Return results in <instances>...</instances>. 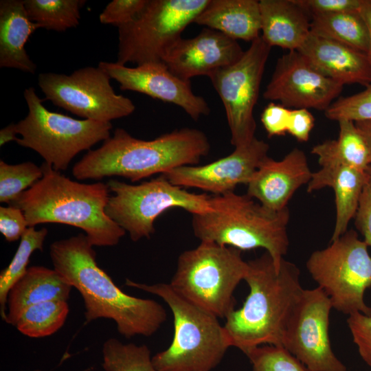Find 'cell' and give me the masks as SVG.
<instances>
[{
	"label": "cell",
	"mask_w": 371,
	"mask_h": 371,
	"mask_svg": "<svg viewBox=\"0 0 371 371\" xmlns=\"http://www.w3.org/2000/svg\"><path fill=\"white\" fill-rule=\"evenodd\" d=\"M95 257L86 234L56 240L50 245L54 269L83 298L86 323L99 318L112 319L126 338L155 333L166 320L165 308L155 300L125 293L98 265Z\"/></svg>",
	"instance_id": "1"
},
{
	"label": "cell",
	"mask_w": 371,
	"mask_h": 371,
	"mask_svg": "<svg viewBox=\"0 0 371 371\" xmlns=\"http://www.w3.org/2000/svg\"><path fill=\"white\" fill-rule=\"evenodd\" d=\"M210 149L207 137L196 128L175 129L144 140L117 128L102 146L89 150L74 166L72 174L78 180L120 176L135 182L178 167L195 166Z\"/></svg>",
	"instance_id": "2"
},
{
	"label": "cell",
	"mask_w": 371,
	"mask_h": 371,
	"mask_svg": "<svg viewBox=\"0 0 371 371\" xmlns=\"http://www.w3.org/2000/svg\"><path fill=\"white\" fill-rule=\"evenodd\" d=\"M249 293L223 325L232 346L247 354L263 345L282 346L289 317L303 291L298 267L283 258L279 269L269 253L247 262Z\"/></svg>",
	"instance_id": "3"
},
{
	"label": "cell",
	"mask_w": 371,
	"mask_h": 371,
	"mask_svg": "<svg viewBox=\"0 0 371 371\" xmlns=\"http://www.w3.org/2000/svg\"><path fill=\"white\" fill-rule=\"evenodd\" d=\"M41 168L42 178L10 204L23 211L27 226L67 224L82 229L93 246L116 245L126 232L106 214L108 185L72 181L45 162Z\"/></svg>",
	"instance_id": "4"
},
{
	"label": "cell",
	"mask_w": 371,
	"mask_h": 371,
	"mask_svg": "<svg viewBox=\"0 0 371 371\" xmlns=\"http://www.w3.org/2000/svg\"><path fill=\"white\" fill-rule=\"evenodd\" d=\"M210 210L192 215L196 238L240 251L263 248L279 269L289 245L288 207L272 211L234 191L210 196Z\"/></svg>",
	"instance_id": "5"
},
{
	"label": "cell",
	"mask_w": 371,
	"mask_h": 371,
	"mask_svg": "<svg viewBox=\"0 0 371 371\" xmlns=\"http://www.w3.org/2000/svg\"><path fill=\"white\" fill-rule=\"evenodd\" d=\"M125 284L159 296L172 311V342L152 357L157 371H211L220 363L232 345L218 317L187 301L169 284H146L128 279Z\"/></svg>",
	"instance_id": "6"
},
{
	"label": "cell",
	"mask_w": 371,
	"mask_h": 371,
	"mask_svg": "<svg viewBox=\"0 0 371 371\" xmlns=\"http://www.w3.org/2000/svg\"><path fill=\"white\" fill-rule=\"evenodd\" d=\"M247 268L240 250L201 241L196 247L179 255L169 284L192 304L218 319H226L235 309L234 293Z\"/></svg>",
	"instance_id": "7"
},
{
	"label": "cell",
	"mask_w": 371,
	"mask_h": 371,
	"mask_svg": "<svg viewBox=\"0 0 371 371\" xmlns=\"http://www.w3.org/2000/svg\"><path fill=\"white\" fill-rule=\"evenodd\" d=\"M23 95L28 113L16 124L21 136L16 142L38 153L57 171L65 170L80 152L110 137L111 122L76 120L50 111L32 87Z\"/></svg>",
	"instance_id": "8"
},
{
	"label": "cell",
	"mask_w": 371,
	"mask_h": 371,
	"mask_svg": "<svg viewBox=\"0 0 371 371\" xmlns=\"http://www.w3.org/2000/svg\"><path fill=\"white\" fill-rule=\"evenodd\" d=\"M106 184L113 194L109 196L106 214L134 242L150 238L155 219L167 210L182 208L192 215L210 210V196L188 192L164 175L137 185L115 179Z\"/></svg>",
	"instance_id": "9"
},
{
	"label": "cell",
	"mask_w": 371,
	"mask_h": 371,
	"mask_svg": "<svg viewBox=\"0 0 371 371\" xmlns=\"http://www.w3.org/2000/svg\"><path fill=\"white\" fill-rule=\"evenodd\" d=\"M368 247L355 230H347L327 247L313 251L306 263L333 308L348 315L361 313L371 316V308L364 301L365 291L371 286Z\"/></svg>",
	"instance_id": "10"
},
{
	"label": "cell",
	"mask_w": 371,
	"mask_h": 371,
	"mask_svg": "<svg viewBox=\"0 0 371 371\" xmlns=\"http://www.w3.org/2000/svg\"><path fill=\"white\" fill-rule=\"evenodd\" d=\"M209 0H147L134 19L118 27L117 63L161 62Z\"/></svg>",
	"instance_id": "11"
},
{
	"label": "cell",
	"mask_w": 371,
	"mask_h": 371,
	"mask_svg": "<svg viewBox=\"0 0 371 371\" xmlns=\"http://www.w3.org/2000/svg\"><path fill=\"white\" fill-rule=\"evenodd\" d=\"M111 79L98 66L86 67L69 75L40 74L38 84L54 105L87 120L111 122L135 109L131 99L115 93Z\"/></svg>",
	"instance_id": "12"
},
{
	"label": "cell",
	"mask_w": 371,
	"mask_h": 371,
	"mask_svg": "<svg viewBox=\"0 0 371 371\" xmlns=\"http://www.w3.org/2000/svg\"><path fill=\"white\" fill-rule=\"evenodd\" d=\"M271 48L260 36L236 62L209 76L224 105L230 142L235 148L256 137L254 109Z\"/></svg>",
	"instance_id": "13"
},
{
	"label": "cell",
	"mask_w": 371,
	"mask_h": 371,
	"mask_svg": "<svg viewBox=\"0 0 371 371\" xmlns=\"http://www.w3.org/2000/svg\"><path fill=\"white\" fill-rule=\"evenodd\" d=\"M332 308L329 297L319 286L303 289L284 332L282 346L311 371H347L331 348Z\"/></svg>",
	"instance_id": "14"
},
{
	"label": "cell",
	"mask_w": 371,
	"mask_h": 371,
	"mask_svg": "<svg viewBox=\"0 0 371 371\" xmlns=\"http://www.w3.org/2000/svg\"><path fill=\"white\" fill-rule=\"evenodd\" d=\"M343 87L321 74L298 51H289L278 59L263 97L288 109L325 111Z\"/></svg>",
	"instance_id": "15"
},
{
	"label": "cell",
	"mask_w": 371,
	"mask_h": 371,
	"mask_svg": "<svg viewBox=\"0 0 371 371\" xmlns=\"http://www.w3.org/2000/svg\"><path fill=\"white\" fill-rule=\"evenodd\" d=\"M98 67L120 84L121 90L142 93L174 104L194 120L210 112L205 100L192 91L190 80L174 75L162 61L146 63L135 67L101 61Z\"/></svg>",
	"instance_id": "16"
},
{
	"label": "cell",
	"mask_w": 371,
	"mask_h": 371,
	"mask_svg": "<svg viewBox=\"0 0 371 371\" xmlns=\"http://www.w3.org/2000/svg\"><path fill=\"white\" fill-rule=\"evenodd\" d=\"M269 149L267 143L255 137L215 161L203 166H183L162 175L174 185L221 195L234 191L239 184L247 185L267 157Z\"/></svg>",
	"instance_id": "17"
},
{
	"label": "cell",
	"mask_w": 371,
	"mask_h": 371,
	"mask_svg": "<svg viewBox=\"0 0 371 371\" xmlns=\"http://www.w3.org/2000/svg\"><path fill=\"white\" fill-rule=\"evenodd\" d=\"M244 52L236 40L205 27L195 37L180 38L166 52L162 62L174 75L190 80L198 76L209 77L216 69L236 62Z\"/></svg>",
	"instance_id": "18"
},
{
	"label": "cell",
	"mask_w": 371,
	"mask_h": 371,
	"mask_svg": "<svg viewBox=\"0 0 371 371\" xmlns=\"http://www.w3.org/2000/svg\"><path fill=\"white\" fill-rule=\"evenodd\" d=\"M312 174L305 153L299 148L280 161L267 156L247 184V194L270 210L281 211L294 193L309 183Z\"/></svg>",
	"instance_id": "19"
},
{
	"label": "cell",
	"mask_w": 371,
	"mask_h": 371,
	"mask_svg": "<svg viewBox=\"0 0 371 371\" xmlns=\"http://www.w3.org/2000/svg\"><path fill=\"white\" fill-rule=\"evenodd\" d=\"M297 51L321 74L343 85L371 83L368 57L358 49L310 33Z\"/></svg>",
	"instance_id": "20"
},
{
	"label": "cell",
	"mask_w": 371,
	"mask_h": 371,
	"mask_svg": "<svg viewBox=\"0 0 371 371\" xmlns=\"http://www.w3.org/2000/svg\"><path fill=\"white\" fill-rule=\"evenodd\" d=\"M367 184L366 171L346 166L322 167L312 174L308 183V192L330 187L335 193L336 221L330 242L347 231L350 221L356 215L361 194Z\"/></svg>",
	"instance_id": "21"
},
{
	"label": "cell",
	"mask_w": 371,
	"mask_h": 371,
	"mask_svg": "<svg viewBox=\"0 0 371 371\" xmlns=\"http://www.w3.org/2000/svg\"><path fill=\"white\" fill-rule=\"evenodd\" d=\"M261 38L271 47L297 50L311 33L308 14L294 0L259 1Z\"/></svg>",
	"instance_id": "22"
},
{
	"label": "cell",
	"mask_w": 371,
	"mask_h": 371,
	"mask_svg": "<svg viewBox=\"0 0 371 371\" xmlns=\"http://www.w3.org/2000/svg\"><path fill=\"white\" fill-rule=\"evenodd\" d=\"M41 26L31 21L23 0L0 1V67L34 74L36 65L25 45Z\"/></svg>",
	"instance_id": "23"
},
{
	"label": "cell",
	"mask_w": 371,
	"mask_h": 371,
	"mask_svg": "<svg viewBox=\"0 0 371 371\" xmlns=\"http://www.w3.org/2000/svg\"><path fill=\"white\" fill-rule=\"evenodd\" d=\"M71 288L54 269L29 267L8 294L4 321L15 326L21 313L32 305L50 300L67 301Z\"/></svg>",
	"instance_id": "24"
},
{
	"label": "cell",
	"mask_w": 371,
	"mask_h": 371,
	"mask_svg": "<svg viewBox=\"0 0 371 371\" xmlns=\"http://www.w3.org/2000/svg\"><path fill=\"white\" fill-rule=\"evenodd\" d=\"M194 23L251 43L261 31L259 1L209 0Z\"/></svg>",
	"instance_id": "25"
},
{
	"label": "cell",
	"mask_w": 371,
	"mask_h": 371,
	"mask_svg": "<svg viewBox=\"0 0 371 371\" xmlns=\"http://www.w3.org/2000/svg\"><path fill=\"white\" fill-rule=\"evenodd\" d=\"M339 136L313 146L311 153L322 167L346 166L366 171L370 165L366 142L353 121L341 120Z\"/></svg>",
	"instance_id": "26"
},
{
	"label": "cell",
	"mask_w": 371,
	"mask_h": 371,
	"mask_svg": "<svg viewBox=\"0 0 371 371\" xmlns=\"http://www.w3.org/2000/svg\"><path fill=\"white\" fill-rule=\"evenodd\" d=\"M311 33L331 39L367 54L369 34L359 10L311 16Z\"/></svg>",
	"instance_id": "27"
},
{
	"label": "cell",
	"mask_w": 371,
	"mask_h": 371,
	"mask_svg": "<svg viewBox=\"0 0 371 371\" xmlns=\"http://www.w3.org/2000/svg\"><path fill=\"white\" fill-rule=\"evenodd\" d=\"M32 21L48 30L64 32L75 27L80 19L85 0H23Z\"/></svg>",
	"instance_id": "28"
},
{
	"label": "cell",
	"mask_w": 371,
	"mask_h": 371,
	"mask_svg": "<svg viewBox=\"0 0 371 371\" xmlns=\"http://www.w3.org/2000/svg\"><path fill=\"white\" fill-rule=\"evenodd\" d=\"M69 311L67 301L50 300L37 303L21 313L14 326L30 337L49 336L63 326Z\"/></svg>",
	"instance_id": "29"
},
{
	"label": "cell",
	"mask_w": 371,
	"mask_h": 371,
	"mask_svg": "<svg viewBox=\"0 0 371 371\" xmlns=\"http://www.w3.org/2000/svg\"><path fill=\"white\" fill-rule=\"evenodd\" d=\"M47 229L43 227L36 230L28 227L20 239L17 250L8 266L0 273V313L3 320L6 316L8 294L12 286L25 274L32 253L43 251V243L47 235Z\"/></svg>",
	"instance_id": "30"
},
{
	"label": "cell",
	"mask_w": 371,
	"mask_h": 371,
	"mask_svg": "<svg viewBox=\"0 0 371 371\" xmlns=\"http://www.w3.org/2000/svg\"><path fill=\"white\" fill-rule=\"evenodd\" d=\"M102 357L105 371H157L146 345L123 344L111 338L104 343Z\"/></svg>",
	"instance_id": "31"
},
{
	"label": "cell",
	"mask_w": 371,
	"mask_h": 371,
	"mask_svg": "<svg viewBox=\"0 0 371 371\" xmlns=\"http://www.w3.org/2000/svg\"><path fill=\"white\" fill-rule=\"evenodd\" d=\"M43 175V169L32 161L11 165L0 161V202L10 204Z\"/></svg>",
	"instance_id": "32"
},
{
	"label": "cell",
	"mask_w": 371,
	"mask_h": 371,
	"mask_svg": "<svg viewBox=\"0 0 371 371\" xmlns=\"http://www.w3.org/2000/svg\"><path fill=\"white\" fill-rule=\"evenodd\" d=\"M246 355L252 371H311L283 346L263 345Z\"/></svg>",
	"instance_id": "33"
},
{
	"label": "cell",
	"mask_w": 371,
	"mask_h": 371,
	"mask_svg": "<svg viewBox=\"0 0 371 371\" xmlns=\"http://www.w3.org/2000/svg\"><path fill=\"white\" fill-rule=\"evenodd\" d=\"M331 120L371 121V83L354 95L342 97L333 102L324 111Z\"/></svg>",
	"instance_id": "34"
},
{
	"label": "cell",
	"mask_w": 371,
	"mask_h": 371,
	"mask_svg": "<svg viewBox=\"0 0 371 371\" xmlns=\"http://www.w3.org/2000/svg\"><path fill=\"white\" fill-rule=\"evenodd\" d=\"M147 0H113L99 16L102 24H111L117 27L132 21L142 10Z\"/></svg>",
	"instance_id": "35"
},
{
	"label": "cell",
	"mask_w": 371,
	"mask_h": 371,
	"mask_svg": "<svg viewBox=\"0 0 371 371\" xmlns=\"http://www.w3.org/2000/svg\"><path fill=\"white\" fill-rule=\"evenodd\" d=\"M347 323L361 357L371 367V316L355 313Z\"/></svg>",
	"instance_id": "36"
},
{
	"label": "cell",
	"mask_w": 371,
	"mask_h": 371,
	"mask_svg": "<svg viewBox=\"0 0 371 371\" xmlns=\"http://www.w3.org/2000/svg\"><path fill=\"white\" fill-rule=\"evenodd\" d=\"M23 211L13 205L0 207V232L8 242L21 239L27 229Z\"/></svg>",
	"instance_id": "37"
},
{
	"label": "cell",
	"mask_w": 371,
	"mask_h": 371,
	"mask_svg": "<svg viewBox=\"0 0 371 371\" xmlns=\"http://www.w3.org/2000/svg\"><path fill=\"white\" fill-rule=\"evenodd\" d=\"M308 15L359 11L361 0H294Z\"/></svg>",
	"instance_id": "38"
},
{
	"label": "cell",
	"mask_w": 371,
	"mask_h": 371,
	"mask_svg": "<svg viewBox=\"0 0 371 371\" xmlns=\"http://www.w3.org/2000/svg\"><path fill=\"white\" fill-rule=\"evenodd\" d=\"M291 109L280 104L270 102L263 109L260 120L269 137L287 133Z\"/></svg>",
	"instance_id": "39"
},
{
	"label": "cell",
	"mask_w": 371,
	"mask_h": 371,
	"mask_svg": "<svg viewBox=\"0 0 371 371\" xmlns=\"http://www.w3.org/2000/svg\"><path fill=\"white\" fill-rule=\"evenodd\" d=\"M314 123V117L308 109H291L287 133L291 135L298 142H307Z\"/></svg>",
	"instance_id": "40"
},
{
	"label": "cell",
	"mask_w": 371,
	"mask_h": 371,
	"mask_svg": "<svg viewBox=\"0 0 371 371\" xmlns=\"http://www.w3.org/2000/svg\"><path fill=\"white\" fill-rule=\"evenodd\" d=\"M355 225L371 247V188L367 184L361 194L359 208L355 216Z\"/></svg>",
	"instance_id": "41"
},
{
	"label": "cell",
	"mask_w": 371,
	"mask_h": 371,
	"mask_svg": "<svg viewBox=\"0 0 371 371\" xmlns=\"http://www.w3.org/2000/svg\"><path fill=\"white\" fill-rule=\"evenodd\" d=\"M359 12L363 17L369 34V49L367 53L371 66V0H361Z\"/></svg>",
	"instance_id": "42"
},
{
	"label": "cell",
	"mask_w": 371,
	"mask_h": 371,
	"mask_svg": "<svg viewBox=\"0 0 371 371\" xmlns=\"http://www.w3.org/2000/svg\"><path fill=\"white\" fill-rule=\"evenodd\" d=\"M16 124H10L0 131V146H2L11 141H16L17 135Z\"/></svg>",
	"instance_id": "43"
},
{
	"label": "cell",
	"mask_w": 371,
	"mask_h": 371,
	"mask_svg": "<svg viewBox=\"0 0 371 371\" xmlns=\"http://www.w3.org/2000/svg\"><path fill=\"white\" fill-rule=\"evenodd\" d=\"M355 125L365 139L370 153L371 164V121L355 122Z\"/></svg>",
	"instance_id": "44"
},
{
	"label": "cell",
	"mask_w": 371,
	"mask_h": 371,
	"mask_svg": "<svg viewBox=\"0 0 371 371\" xmlns=\"http://www.w3.org/2000/svg\"><path fill=\"white\" fill-rule=\"evenodd\" d=\"M366 172L368 176V185L371 188V164L368 167Z\"/></svg>",
	"instance_id": "45"
},
{
	"label": "cell",
	"mask_w": 371,
	"mask_h": 371,
	"mask_svg": "<svg viewBox=\"0 0 371 371\" xmlns=\"http://www.w3.org/2000/svg\"><path fill=\"white\" fill-rule=\"evenodd\" d=\"M34 371H43V370H34Z\"/></svg>",
	"instance_id": "46"
}]
</instances>
